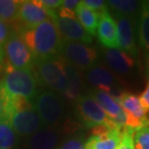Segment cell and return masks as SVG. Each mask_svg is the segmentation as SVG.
Instances as JSON below:
<instances>
[{
  "label": "cell",
  "instance_id": "cell-1",
  "mask_svg": "<svg viewBox=\"0 0 149 149\" xmlns=\"http://www.w3.org/2000/svg\"><path fill=\"white\" fill-rule=\"evenodd\" d=\"M20 36L35 60L60 54L63 39L54 18H47L32 29L21 32Z\"/></svg>",
  "mask_w": 149,
  "mask_h": 149
},
{
  "label": "cell",
  "instance_id": "cell-2",
  "mask_svg": "<svg viewBox=\"0 0 149 149\" xmlns=\"http://www.w3.org/2000/svg\"><path fill=\"white\" fill-rule=\"evenodd\" d=\"M7 119L17 135L21 137L32 136L43 124L32 101L23 98L9 97Z\"/></svg>",
  "mask_w": 149,
  "mask_h": 149
},
{
  "label": "cell",
  "instance_id": "cell-3",
  "mask_svg": "<svg viewBox=\"0 0 149 149\" xmlns=\"http://www.w3.org/2000/svg\"><path fill=\"white\" fill-rule=\"evenodd\" d=\"M0 86L8 97L32 101L38 92V80L31 69H14L5 65V75Z\"/></svg>",
  "mask_w": 149,
  "mask_h": 149
},
{
  "label": "cell",
  "instance_id": "cell-4",
  "mask_svg": "<svg viewBox=\"0 0 149 149\" xmlns=\"http://www.w3.org/2000/svg\"><path fill=\"white\" fill-rule=\"evenodd\" d=\"M65 63L66 61L60 54L37 59L35 60L33 72L36 73L37 80L43 85L63 95L68 86Z\"/></svg>",
  "mask_w": 149,
  "mask_h": 149
},
{
  "label": "cell",
  "instance_id": "cell-5",
  "mask_svg": "<svg viewBox=\"0 0 149 149\" xmlns=\"http://www.w3.org/2000/svg\"><path fill=\"white\" fill-rule=\"evenodd\" d=\"M75 110L79 119L88 128L106 126L117 130L110 117L103 112L91 95H80L75 100Z\"/></svg>",
  "mask_w": 149,
  "mask_h": 149
},
{
  "label": "cell",
  "instance_id": "cell-6",
  "mask_svg": "<svg viewBox=\"0 0 149 149\" xmlns=\"http://www.w3.org/2000/svg\"><path fill=\"white\" fill-rule=\"evenodd\" d=\"M60 55L79 71L90 70L97 61L96 50L79 42L63 40Z\"/></svg>",
  "mask_w": 149,
  "mask_h": 149
},
{
  "label": "cell",
  "instance_id": "cell-7",
  "mask_svg": "<svg viewBox=\"0 0 149 149\" xmlns=\"http://www.w3.org/2000/svg\"><path fill=\"white\" fill-rule=\"evenodd\" d=\"M58 17L56 11L48 10L40 4V0L34 1H20L17 10L15 23L20 29V33L25 30L32 29L37 25L46 20L47 18H55Z\"/></svg>",
  "mask_w": 149,
  "mask_h": 149
},
{
  "label": "cell",
  "instance_id": "cell-8",
  "mask_svg": "<svg viewBox=\"0 0 149 149\" xmlns=\"http://www.w3.org/2000/svg\"><path fill=\"white\" fill-rule=\"evenodd\" d=\"M7 66L14 69L33 68L35 58L19 34L11 33L4 45Z\"/></svg>",
  "mask_w": 149,
  "mask_h": 149
},
{
  "label": "cell",
  "instance_id": "cell-9",
  "mask_svg": "<svg viewBox=\"0 0 149 149\" xmlns=\"http://www.w3.org/2000/svg\"><path fill=\"white\" fill-rule=\"evenodd\" d=\"M113 98L123 109L127 117L126 129L136 131L149 125L147 112L141 107L138 96L130 92H121L119 95Z\"/></svg>",
  "mask_w": 149,
  "mask_h": 149
},
{
  "label": "cell",
  "instance_id": "cell-10",
  "mask_svg": "<svg viewBox=\"0 0 149 149\" xmlns=\"http://www.w3.org/2000/svg\"><path fill=\"white\" fill-rule=\"evenodd\" d=\"M35 107L43 124H56L64 114L63 101L59 95L53 91H42L37 98Z\"/></svg>",
  "mask_w": 149,
  "mask_h": 149
},
{
  "label": "cell",
  "instance_id": "cell-11",
  "mask_svg": "<svg viewBox=\"0 0 149 149\" xmlns=\"http://www.w3.org/2000/svg\"><path fill=\"white\" fill-rule=\"evenodd\" d=\"M113 16L116 18L115 21L116 24L117 42L119 49H121L122 52L128 53L130 56H137L138 47L131 18L117 13H113Z\"/></svg>",
  "mask_w": 149,
  "mask_h": 149
},
{
  "label": "cell",
  "instance_id": "cell-12",
  "mask_svg": "<svg viewBox=\"0 0 149 149\" xmlns=\"http://www.w3.org/2000/svg\"><path fill=\"white\" fill-rule=\"evenodd\" d=\"M55 21L63 40L83 43L88 46L93 43V37L84 29L77 18L57 17Z\"/></svg>",
  "mask_w": 149,
  "mask_h": 149
},
{
  "label": "cell",
  "instance_id": "cell-13",
  "mask_svg": "<svg viewBox=\"0 0 149 149\" xmlns=\"http://www.w3.org/2000/svg\"><path fill=\"white\" fill-rule=\"evenodd\" d=\"M98 40L104 47L119 49L117 42L116 24L109 11L99 14V23L96 31Z\"/></svg>",
  "mask_w": 149,
  "mask_h": 149
},
{
  "label": "cell",
  "instance_id": "cell-14",
  "mask_svg": "<svg viewBox=\"0 0 149 149\" xmlns=\"http://www.w3.org/2000/svg\"><path fill=\"white\" fill-rule=\"evenodd\" d=\"M122 131L104 128L96 135H91L85 142V149H116L121 141Z\"/></svg>",
  "mask_w": 149,
  "mask_h": 149
},
{
  "label": "cell",
  "instance_id": "cell-15",
  "mask_svg": "<svg viewBox=\"0 0 149 149\" xmlns=\"http://www.w3.org/2000/svg\"><path fill=\"white\" fill-rule=\"evenodd\" d=\"M87 80L96 90L109 93L116 83V78L109 68L98 64L93 66L87 73Z\"/></svg>",
  "mask_w": 149,
  "mask_h": 149
},
{
  "label": "cell",
  "instance_id": "cell-16",
  "mask_svg": "<svg viewBox=\"0 0 149 149\" xmlns=\"http://www.w3.org/2000/svg\"><path fill=\"white\" fill-rule=\"evenodd\" d=\"M104 58L110 69L118 75L128 74L135 66V61L132 56L120 49H106L104 52Z\"/></svg>",
  "mask_w": 149,
  "mask_h": 149
},
{
  "label": "cell",
  "instance_id": "cell-17",
  "mask_svg": "<svg viewBox=\"0 0 149 149\" xmlns=\"http://www.w3.org/2000/svg\"><path fill=\"white\" fill-rule=\"evenodd\" d=\"M58 133L51 129L39 130L28 139L27 145L30 149H54L58 143Z\"/></svg>",
  "mask_w": 149,
  "mask_h": 149
},
{
  "label": "cell",
  "instance_id": "cell-18",
  "mask_svg": "<svg viewBox=\"0 0 149 149\" xmlns=\"http://www.w3.org/2000/svg\"><path fill=\"white\" fill-rule=\"evenodd\" d=\"M65 73L66 80H68V86L63 96L69 101H75L80 96L82 85H83V78L78 69H76L72 65L65 63Z\"/></svg>",
  "mask_w": 149,
  "mask_h": 149
},
{
  "label": "cell",
  "instance_id": "cell-19",
  "mask_svg": "<svg viewBox=\"0 0 149 149\" xmlns=\"http://www.w3.org/2000/svg\"><path fill=\"white\" fill-rule=\"evenodd\" d=\"M91 96L95 100L98 106L103 109V112L110 117L112 121L123 113V109L116 102L111 94L100 90H93L91 92Z\"/></svg>",
  "mask_w": 149,
  "mask_h": 149
},
{
  "label": "cell",
  "instance_id": "cell-20",
  "mask_svg": "<svg viewBox=\"0 0 149 149\" xmlns=\"http://www.w3.org/2000/svg\"><path fill=\"white\" fill-rule=\"evenodd\" d=\"M75 14L78 21L83 26L84 29L91 37L95 36L98 27V23H99V14L87 8L82 3V1H80L77 8H76Z\"/></svg>",
  "mask_w": 149,
  "mask_h": 149
},
{
  "label": "cell",
  "instance_id": "cell-21",
  "mask_svg": "<svg viewBox=\"0 0 149 149\" xmlns=\"http://www.w3.org/2000/svg\"><path fill=\"white\" fill-rule=\"evenodd\" d=\"M138 38L141 47L149 52V1L141 2L139 15Z\"/></svg>",
  "mask_w": 149,
  "mask_h": 149
},
{
  "label": "cell",
  "instance_id": "cell-22",
  "mask_svg": "<svg viewBox=\"0 0 149 149\" xmlns=\"http://www.w3.org/2000/svg\"><path fill=\"white\" fill-rule=\"evenodd\" d=\"M107 5L113 13L125 16L129 18H136L141 8V2L132 0H110L107 1Z\"/></svg>",
  "mask_w": 149,
  "mask_h": 149
},
{
  "label": "cell",
  "instance_id": "cell-23",
  "mask_svg": "<svg viewBox=\"0 0 149 149\" xmlns=\"http://www.w3.org/2000/svg\"><path fill=\"white\" fill-rule=\"evenodd\" d=\"M17 135L8 119L0 120V149H14Z\"/></svg>",
  "mask_w": 149,
  "mask_h": 149
},
{
  "label": "cell",
  "instance_id": "cell-24",
  "mask_svg": "<svg viewBox=\"0 0 149 149\" xmlns=\"http://www.w3.org/2000/svg\"><path fill=\"white\" fill-rule=\"evenodd\" d=\"M20 1L0 0V20L7 24H15Z\"/></svg>",
  "mask_w": 149,
  "mask_h": 149
},
{
  "label": "cell",
  "instance_id": "cell-25",
  "mask_svg": "<svg viewBox=\"0 0 149 149\" xmlns=\"http://www.w3.org/2000/svg\"><path fill=\"white\" fill-rule=\"evenodd\" d=\"M135 149H149V125L136 130L133 134Z\"/></svg>",
  "mask_w": 149,
  "mask_h": 149
},
{
  "label": "cell",
  "instance_id": "cell-26",
  "mask_svg": "<svg viewBox=\"0 0 149 149\" xmlns=\"http://www.w3.org/2000/svg\"><path fill=\"white\" fill-rule=\"evenodd\" d=\"M135 131L130 129H124L122 131L121 141L116 149H135L133 142V134Z\"/></svg>",
  "mask_w": 149,
  "mask_h": 149
},
{
  "label": "cell",
  "instance_id": "cell-27",
  "mask_svg": "<svg viewBox=\"0 0 149 149\" xmlns=\"http://www.w3.org/2000/svg\"><path fill=\"white\" fill-rule=\"evenodd\" d=\"M82 3L90 10L96 12L98 14L108 11L107 2L103 0H85V1H82Z\"/></svg>",
  "mask_w": 149,
  "mask_h": 149
},
{
  "label": "cell",
  "instance_id": "cell-28",
  "mask_svg": "<svg viewBox=\"0 0 149 149\" xmlns=\"http://www.w3.org/2000/svg\"><path fill=\"white\" fill-rule=\"evenodd\" d=\"M58 149H85V143L80 138H71L65 141Z\"/></svg>",
  "mask_w": 149,
  "mask_h": 149
},
{
  "label": "cell",
  "instance_id": "cell-29",
  "mask_svg": "<svg viewBox=\"0 0 149 149\" xmlns=\"http://www.w3.org/2000/svg\"><path fill=\"white\" fill-rule=\"evenodd\" d=\"M9 97L5 91L0 86V120L7 119V110H8Z\"/></svg>",
  "mask_w": 149,
  "mask_h": 149
},
{
  "label": "cell",
  "instance_id": "cell-30",
  "mask_svg": "<svg viewBox=\"0 0 149 149\" xmlns=\"http://www.w3.org/2000/svg\"><path fill=\"white\" fill-rule=\"evenodd\" d=\"M10 27L7 23L0 20V49L4 47L5 43L7 42L8 38L10 37Z\"/></svg>",
  "mask_w": 149,
  "mask_h": 149
},
{
  "label": "cell",
  "instance_id": "cell-31",
  "mask_svg": "<svg viewBox=\"0 0 149 149\" xmlns=\"http://www.w3.org/2000/svg\"><path fill=\"white\" fill-rule=\"evenodd\" d=\"M139 102H141V107H143V109L148 113L149 112V78H148L146 86H145V89L141 94V96L139 97Z\"/></svg>",
  "mask_w": 149,
  "mask_h": 149
},
{
  "label": "cell",
  "instance_id": "cell-32",
  "mask_svg": "<svg viewBox=\"0 0 149 149\" xmlns=\"http://www.w3.org/2000/svg\"><path fill=\"white\" fill-rule=\"evenodd\" d=\"M40 1L43 7L52 11H55V9L61 8L63 3L62 0H40Z\"/></svg>",
  "mask_w": 149,
  "mask_h": 149
},
{
  "label": "cell",
  "instance_id": "cell-33",
  "mask_svg": "<svg viewBox=\"0 0 149 149\" xmlns=\"http://www.w3.org/2000/svg\"><path fill=\"white\" fill-rule=\"evenodd\" d=\"M79 3H80V1H77V0H65V1H63L61 7L75 12Z\"/></svg>",
  "mask_w": 149,
  "mask_h": 149
},
{
  "label": "cell",
  "instance_id": "cell-34",
  "mask_svg": "<svg viewBox=\"0 0 149 149\" xmlns=\"http://www.w3.org/2000/svg\"><path fill=\"white\" fill-rule=\"evenodd\" d=\"M145 61H146L147 72H148V74H149V52H146V53H145Z\"/></svg>",
  "mask_w": 149,
  "mask_h": 149
},
{
  "label": "cell",
  "instance_id": "cell-35",
  "mask_svg": "<svg viewBox=\"0 0 149 149\" xmlns=\"http://www.w3.org/2000/svg\"><path fill=\"white\" fill-rule=\"evenodd\" d=\"M3 55H4V52H3L2 49H0V63L2 62V59H3Z\"/></svg>",
  "mask_w": 149,
  "mask_h": 149
},
{
  "label": "cell",
  "instance_id": "cell-36",
  "mask_svg": "<svg viewBox=\"0 0 149 149\" xmlns=\"http://www.w3.org/2000/svg\"><path fill=\"white\" fill-rule=\"evenodd\" d=\"M29 149H30V148H29Z\"/></svg>",
  "mask_w": 149,
  "mask_h": 149
}]
</instances>
